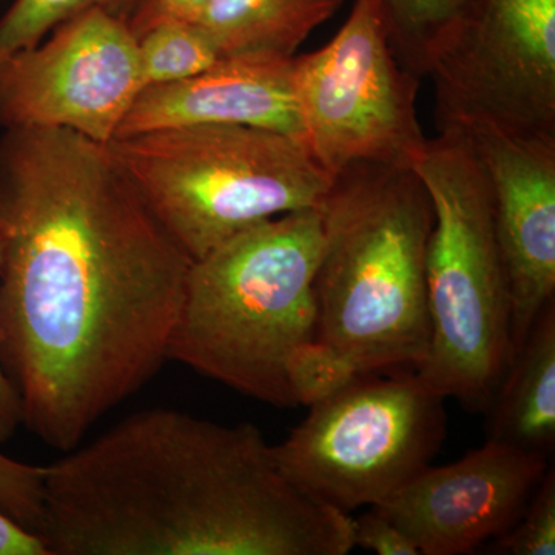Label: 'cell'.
<instances>
[{"mask_svg":"<svg viewBox=\"0 0 555 555\" xmlns=\"http://www.w3.org/2000/svg\"><path fill=\"white\" fill-rule=\"evenodd\" d=\"M345 358L318 339L306 343L287 364V379L297 406L318 403L360 377Z\"/></svg>","mask_w":555,"mask_h":555,"instance_id":"obj_20","label":"cell"},{"mask_svg":"<svg viewBox=\"0 0 555 555\" xmlns=\"http://www.w3.org/2000/svg\"><path fill=\"white\" fill-rule=\"evenodd\" d=\"M485 554L554 555L555 554V470L547 467L525 513L505 534L486 543Z\"/></svg>","mask_w":555,"mask_h":555,"instance_id":"obj_19","label":"cell"},{"mask_svg":"<svg viewBox=\"0 0 555 555\" xmlns=\"http://www.w3.org/2000/svg\"><path fill=\"white\" fill-rule=\"evenodd\" d=\"M553 465L550 456L486 440L444 466H426L374 507L420 555H466L505 534Z\"/></svg>","mask_w":555,"mask_h":555,"instance_id":"obj_11","label":"cell"},{"mask_svg":"<svg viewBox=\"0 0 555 555\" xmlns=\"http://www.w3.org/2000/svg\"><path fill=\"white\" fill-rule=\"evenodd\" d=\"M345 0H210L196 24L222 56L268 54L295 57V51L331 20Z\"/></svg>","mask_w":555,"mask_h":555,"instance_id":"obj_15","label":"cell"},{"mask_svg":"<svg viewBox=\"0 0 555 555\" xmlns=\"http://www.w3.org/2000/svg\"><path fill=\"white\" fill-rule=\"evenodd\" d=\"M43 480L46 466L0 452V509L35 534L42 521Z\"/></svg>","mask_w":555,"mask_h":555,"instance_id":"obj_21","label":"cell"},{"mask_svg":"<svg viewBox=\"0 0 555 555\" xmlns=\"http://www.w3.org/2000/svg\"><path fill=\"white\" fill-rule=\"evenodd\" d=\"M302 142L335 177L353 164L412 169L427 139L418 78L397 56L378 0H356L323 49L294 57Z\"/></svg>","mask_w":555,"mask_h":555,"instance_id":"obj_8","label":"cell"},{"mask_svg":"<svg viewBox=\"0 0 555 555\" xmlns=\"http://www.w3.org/2000/svg\"><path fill=\"white\" fill-rule=\"evenodd\" d=\"M139 0H14L0 17V64L42 42L54 28L90 10L129 24Z\"/></svg>","mask_w":555,"mask_h":555,"instance_id":"obj_18","label":"cell"},{"mask_svg":"<svg viewBox=\"0 0 555 555\" xmlns=\"http://www.w3.org/2000/svg\"><path fill=\"white\" fill-rule=\"evenodd\" d=\"M215 124L259 127L302 141L294 57L222 56L188 79L145 87L124 116L115 139Z\"/></svg>","mask_w":555,"mask_h":555,"instance_id":"obj_13","label":"cell"},{"mask_svg":"<svg viewBox=\"0 0 555 555\" xmlns=\"http://www.w3.org/2000/svg\"><path fill=\"white\" fill-rule=\"evenodd\" d=\"M49 555H346L353 517L284 476L251 423L134 412L46 465Z\"/></svg>","mask_w":555,"mask_h":555,"instance_id":"obj_2","label":"cell"},{"mask_svg":"<svg viewBox=\"0 0 555 555\" xmlns=\"http://www.w3.org/2000/svg\"><path fill=\"white\" fill-rule=\"evenodd\" d=\"M321 241V208H308L261 222L193 261L169 361L270 406H297L287 364L317 337Z\"/></svg>","mask_w":555,"mask_h":555,"instance_id":"obj_4","label":"cell"},{"mask_svg":"<svg viewBox=\"0 0 555 555\" xmlns=\"http://www.w3.org/2000/svg\"><path fill=\"white\" fill-rule=\"evenodd\" d=\"M320 208L315 338L361 375L416 371L430 339L425 184L412 169L353 164L335 175Z\"/></svg>","mask_w":555,"mask_h":555,"instance_id":"obj_3","label":"cell"},{"mask_svg":"<svg viewBox=\"0 0 555 555\" xmlns=\"http://www.w3.org/2000/svg\"><path fill=\"white\" fill-rule=\"evenodd\" d=\"M438 130L412 167L434 208L429 349L415 372L441 397L488 412L514 358L509 286L483 166L465 133Z\"/></svg>","mask_w":555,"mask_h":555,"instance_id":"obj_5","label":"cell"},{"mask_svg":"<svg viewBox=\"0 0 555 555\" xmlns=\"http://www.w3.org/2000/svg\"><path fill=\"white\" fill-rule=\"evenodd\" d=\"M353 545L378 555H420L415 543L374 507L353 518Z\"/></svg>","mask_w":555,"mask_h":555,"instance_id":"obj_22","label":"cell"},{"mask_svg":"<svg viewBox=\"0 0 555 555\" xmlns=\"http://www.w3.org/2000/svg\"><path fill=\"white\" fill-rule=\"evenodd\" d=\"M210 0H139L129 27L134 38L167 21H195Z\"/></svg>","mask_w":555,"mask_h":555,"instance_id":"obj_23","label":"cell"},{"mask_svg":"<svg viewBox=\"0 0 555 555\" xmlns=\"http://www.w3.org/2000/svg\"><path fill=\"white\" fill-rule=\"evenodd\" d=\"M429 76L438 129L555 138V0H469Z\"/></svg>","mask_w":555,"mask_h":555,"instance_id":"obj_9","label":"cell"},{"mask_svg":"<svg viewBox=\"0 0 555 555\" xmlns=\"http://www.w3.org/2000/svg\"><path fill=\"white\" fill-rule=\"evenodd\" d=\"M454 129L469 139L491 185L516 356L540 312L555 299V138L489 124Z\"/></svg>","mask_w":555,"mask_h":555,"instance_id":"obj_12","label":"cell"},{"mask_svg":"<svg viewBox=\"0 0 555 555\" xmlns=\"http://www.w3.org/2000/svg\"><path fill=\"white\" fill-rule=\"evenodd\" d=\"M0 555H49L35 532L0 509Z\"/></svg>","mask_w":555,"mask_h":555,"instance_id":"obj_24","label":"cell"},{"mask_svg":"<svg viewBox=\"0 0 555 555\" xmlns=\"http://www.w3.org/2000/svg\"><path fill=\"white\" fill-rule=\"evenodd\" d=\"M488 440L553 456L555 299L540 312L488 409Z\"/></svg>","mask_w":555,"mask_h":555,"instance_id":"obj_14","label":"cell"},{"mask_svg":"<svg viewBox=\"0 0 555 555\" xmlns=\"http://www.w3.org/2000/svg\"><path fill=\"white\" fill-rule=\"evenodd\" d=\"M397 56L414 75H429L465 20L469 0H378Z\"/></svg>","mask_w":555,"mask_h":555,"instance_id":"obj_16","label":"cell"},{"mask_svg":"<svg viewBox=\"0 0 555 555\" xmlns=\"http://www.w3.org/2000/svg\"><path fill=\"white\" fill-rule=\"evenodd\" d=\"M192 258L67 129L0 137V363L22 426L68 452L169 361Z\"/></svg>","mask_w":555,"mask_h":555,"instance_id":"obj_1","label":"cell"},{"mask_svg":"<svg viewBox=\"0 0 555 555\" xmlns=\"http://www.w3.org/2000/svg\"><path fill=\"white\" fill-rule=\"evenodd\" d=\"M444 400L415 371L360 375L310 404L273 456L299 491L352 516L430 465L447 436Z\"/></svg>","mask_w":555,"mask_h":555,"instance_id":"obj_7","label":"cell"},{"mask_svg":"<svg viewBox=\"0 0 555 555\" xmlns=\"http://www.w3.org/2000/svg\"><path fill=\"white\" fill-rule=\"evenodd\" d=\"M107 145L192 261L269 219L320 208L334 182L305 142L259 127H177Z\"/></svg>","mask_w":555,"mask_h":555,"instance_id":"obj_6","label":"cell"},{"mask_svg":"<svg viewBox=\"0 0 555 555\" xmlns=\"http://www.w3.org/2000/svg\"><path fill=\"white\" fill-rule=\"evenodd\" d=\"M22 426V408L20 397L0 363V443L16 436Z\"/></svg>","mask_w":555,"mask_h":555,"instance_id":"obj_25","label":"cell"},{"mask_svg":"<svg viewBox=\"0 0 555 555\" xmlns=\"http://www.w3.org/2000/svg\"><path fill=\"white\" fill-rule=\"evenodd\" d=\"M137 40L142 89L188 79L222 57L214 40L193 21L160 22Z\"/></svg>","mask_w":555,"mask_h":555,"instance_id":"obj_17","label":"cell"},{"mask_svg":"<svg viewBox=\"0 0 555 555\" xmlns=\"http://www.w3.org/2000/svg\"><path fill=\"white\" fill-rule=\"evenodd\" d=\"M141 90L129 24L86 11L0 64V127L67 129L109 144Z\"/></svg>","mask_w":555,"mask_h":555,"instance_id":"obj_10","label":"cell"}]
</instances>
